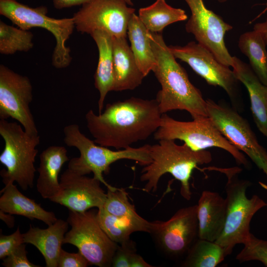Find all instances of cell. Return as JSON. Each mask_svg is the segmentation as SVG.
I'll use <instances>...</instances> for the list:
<instances>
[{"mask_svg":"<svg viewBox=\"0 0 267 267\" xmlns=\"http://www.w3.org/2000/svg\"><path fill=\"white\" fill-rule=\"evenodd\" d=\"M162 114L156 99L132 97L107 104L98 115L90 110L85 118L95 143L120 150L154 134Z\"/></svg>","mask_w":267,"mask_h":267,"instance_id":"6da1fadb","label":"cell"},{"mask_svg":"<svg viewBox=\"0 0 267 267\" xmlns=\"http://www.w3.org/2000/svg\"><path fill=\"white\" fill-rule=\"evenodd\" d=\"M149 37L156 60L153 72L161 86L155 99L161 113L180 110L187 111L193 119L208 117L206 100L177 61L162 33L149 32Z\"/></svg>","mask_w":267,"mask_h":267,"instance_id":"7a4b0ae2","label":"cell"},{"mask_svg":"<svg viewBox=\"0 0 267 267\" xmlns=\"http://www.w3.org/2000/svg\"><path fill=\"white\" fill-rule=\"evenodd\" d=\"M149 154L151 162L142 169L140 178L146 182L143 190L155 192L160 178L169 173L180 182V195L187 200L191 197L190 179L193 171L212 160L209 151H195L185 143L179 145L171 139H161L157 144L149 145Z\"/></svg>","mask_w":267,"mask_h":267,"instance_id":"3957f363","label":"cell"},{"mask_svg":"<svg viewBox=\"0 0 267 267\" xmlns=\"http://www.w3.org/2000/svg\"><path fill=\"white\" fill-rule=\"evenodd\" d=\"M204 170L219 172L227 178L225 224L221 235L215 241L223 249L226 256L231 254L236 245L244 243L251 233V220L267 203L257 195L247 198L246 191L252 183L248 180L239 178L242 171L239 167H209Z\"/></svg>","mask_w":267,"mask_h":267,"instance_id":"277c9868","label":"cell"},{"mask_svg":"<svg viewBox=\"0 0 267 267\" xmlns=\"http://www.w3.org/2000/svg\"><path fill=\"white\" fill-rule=\"evenodd\" d=\"M63 133L64 143L68 146L77 148L80 154L79 157L73 158L69 161L68 168L80 175L92 173L93 177L98 179L109 189H114L116 187L105 181L103 174L109 173L112 163L121 159H129L145 166L151 162L149 144L138 148L130 147L114 151L96 145L94 141L81 132L77 124L65 126Z\"/></svg>","mask_w":267,"mask_h":267,"instance_id":"5b68a950","label":"cell"},{"mask_svg":"<svg viewBox=\"0 0 267 267\" xmlns=\"http://www.w3.org/2000/svg\"><path fill=\"white\" fill-rule=\"evenodd\" d=\"M0 134L4 141L0 155V162L6 168L0 173L3 183L15 181L24 191L32 188L39 135L30 134L16 122L2 119L0 120Z\"/></svg>","mask_w":267,"mask_h":267,"instance_id":"8992f818","label":"cell"},{"mask_svg":"<svg viewBox=\"0 0 267 267\" xmlns=\"http://www.w3.org/2000/svg\"><path fill=\"white\" fill-rule=\"evenodd\" d=\"M47 13L44 6L33 8L17 0H0V14L18 28L29 31L40 27L53 35L56 44L52 53V65L57 69L64 68L70 65L72 58L66 42L75 28L74 19L73 17L55 19L48 16Z\"/></svg>","mask_w":267,"mask_h":267,"instance_id":"52a82bcc","label":"cell"},{"mask_svg":"<svg viewBox=\"0 0 267 267\" xmlns=\"http://www.w3.org/2000/svg\"><path fill=\"white\" fill-rule=\"evenodd\" d=\"M154 138L179 139L195 151L218 147L230 153L239 165L247 168L251 166L244 155L231 144L221 134L209 117L193 119L183 122L176 120L163 114L160 125L154 134Z\"/></svg>","mask_w":267,"mask_h":267,"instance_id":"ba28073f","label":"cell"},{"mask_svg":"<svg viewBox=\"0 0 267 267\" xmlns=\"http://www.w3.org/2000/svg\"><path fill=\"white\" fill-rule=\"evenodd\" d=\"M96 213L93 210L85 212L69 210L67 221L71 229L65 234L63 243L76 246L90 265L111 267L118 244L102 229Z\"/></svg>","mask_w":267,"mask_h":267,"instance_id":"9c48e42d","label":"cell"},{"mask_svg":"<svg viewBox=\"0 0 267 267\" xmlns=\"http://www.w3.org/2000/svg\"><path fill=\"white\" fill-rule=\"evenodd\" d=\"M176 59L186 63L210 85L222 88L230 98L232 107H241L240 82L229 67L221 63L207 48L194 41L183 46L169 45Z\"/></svg>","mask_w":267,"mask_h":267,"instance_id":"30bf717a","label":"cell"},{"mask_svg":"<svg viewBox=\"0 0 267 267\" xmlns=\"http://www.w3.org/2000/svg\"><path fill=\"white\" fill-rule=\"evenodd\" d=\"M208 116L221 134L238 150L245 153L267 178V151L259 143L246 119L233 107L207 99Z\"/></svg>","mask_w":267,"mask_h":267,"instance_id":"8fae6325","label":"cell"},{"mask_svg":"<svg viewBox=\"0 0 267 267\" xmlns=\"http://www.w3.org/2000/svg\"><path fill=\"white\" fill-rule=\"evenodd\" d=\"M159 249L166 256H185L198 238L197 205L178 210L166 221L151 222L149 233Z\"/></svg>","mask_w":267,"mask_h":267,"instance_id":"7c38bea8","label":"cell"},{"mask_svg":"<svg viewBox=\"0 0 267 267\" xmlns=\"http://www.w3.org/2000/svg\"><path fill=\"white\" fill-rule=\"evenodd\" d=\"M135 9L124 0H91L82 5L72 17L75 28L82 33L98 30L112 37H127L129 21Z\"/></svg>","mask_w":267,"mask_h":267,"instance_id":"4fadbf2b","label":"cell"},{"mask_svg":"<svg viewBox=\"0 0 267 267\" xmlns=\"http://www.w3.org/2000/svg\"><path fill=\"white\" fill-rule=\"evenodd\" d=\"M191 11L185 30L197 42L209 50L221 63L233 65L232 56L225 44L226 33L233 27L204 4L203 0H184Z\"/></svg>","mask_w":267,"mask_h":267,"instance_id":"5bb4252c","label":"cell"},{"mask_svg":"<svg viewBox=\"0 0 267 267\" xmlns=\"http://www.w3.org/2000/svg\"><path fill=\"white\" fill-rule=\"evenodd\" d=\"M30 79L3 64L0 65V119L11 118L23 126L28 134L37 135L38 131L31 112L33 99Z\"/></svg>","mask_w":267,"mask_h":267,"instance_id":"9a60e30c","label":"cell"},{"mask_svg":"<svg viewBox=\"0 0 267 267\" xmlns=\"http://www.w3.org/2000/svg\"><path fill=\"white\" fill-rule=\"evenodd\" d=\"M100 183L94 177L78 175L68 168L60 177L58 193L49 200L78 212H85L94 207L101 208L107 194Z\"/></svg>","mask_w":267,"mask_h":267,"instance_id":"2e32d148","label":"cell"},{"mask_svg":"<svg viewBox=\"0 0 267 267\" xmlns=\"http://www.w3.org/2000/svg\"><path fill=\"white\" fill-rule=\"evenodd\" d=\"M226 212L225 198L216 192L203 191L197 204L198 238L215 242L223 229Z\"/></svg>","mask_w":267,"mask_h":267,"instance_id":"e0dca14e","label":"cell"},{"mask_svg":"<svg viewBox=\"0 0 267 267\" xmlns=\"http://www.w3.org/2000/svg\"><path fill=\"white\" fill-rule=\"evenodd\" d=\"M232 68L236 78L247 89L254 122L267 138V86L260 81L250 65L238 57L233 56Z\"/></svg>","mask_w":267,"mask_h":267,"instance_id":"ac0fdd59","label":"cell"},{"mask_svg":"<svg viewBox=\"0 0 267 267\" xmlns=\"http://www.w3.org/2000/svg\"><path fill=\"white\" fill-rule=\"evenodd\" d=\"M114 84L112 91L133 90L145 77L138 68L125 37H112Z\"/></svg>","mask_w":267,"mask_h":267,"instance_id":"d6986e66","label":"cell"},{"mask_svg":"<svg viewBox=\"0 0 267 267\" xmlns=\"http://www.w3.org/2000/svg\"><path fill=\"white\" fill-rule=\"evenodd\" d=\"M67 221L57 219L46 228L30 225L29 230L23 233L24 243L35 246L43 256L46 267H57L62 245L68 229Z\"/></svg>","mask_w":267,"mask_h":267,"instance_id":"ffe728a7","label":"cell"},{"mask_svg":"<svg viewBox=\"0 0 267 267\" xmlns=\"http://www.w3.org/2000/svg\"><path fill=\"white\" fill-rule=\"evenodd\" d=\"M67 153L65 147L58 145L49 146L41 153L36 187L44 199L50 200L58 193V176L63 165L69 160Z\"/></svg>","mask_w":267,"mask_h":267,"instance_id":"44dd1931","label":"cell"},{"mask_svg":"<svg viewBox=\"0 0 267 267\" xmlns=\"http://www.w3.org/2000/svg\"><path fill=\"white\" fill-rule=\"evenodd\" d=\"M4 183L5 186L0 191L2 193L0 197V210L30 220L37 219L47 225L57 221L58 219L53 212L44 210L34 200L23 195L13 184V182Z\"/></svg>","mask_w":267,"mask_h":267,"instance_id":"7402d4cb","label":"cell"},{"mask_svg":"<svg viewBox=\"0 0 267 267\" xmlns=\"http://www.w3.org/2000/svg\"><path fill=\"white\" fill-rule=\"evenodd\" d=\"M90 36L98 50V62L94 79L95 87L99 92L98 106L99 113H101L106 96L108 92L112 91L114 84L112 38L107 33L98 30L93 32Z\"/></svg>","mask_w":267,"mask_h":267,"instance_id":"603a6c76","label":"cell"},{"mask_svg":"<svg viewBox=\"0 0 267 267\" xmlns=\"http://www.w3.org/2000/svg\"><path fill=\"white\" fill-rule=\"evenodd\" d=\"M149 33V31L134 13L128 24L127 36L136 63L144 77L153 71L156 66Z\"/></svg>","mask_w":267,"mask_h":267,"instance_id":"cb8c5ba5","label":"cell"},{"mask_svg":"<svg viewBox=\"0 0 267 267\" xmlns=\"http://www.w3.org/2000/svg\"><path fill=\"white\" fill-rule=\"evenodd\" d=\"M107 197L103 208L109 213L126 222L134 232L149 233L151 222L140 217L131 203L128 193L123 188L107 189Z\"/></svg>","mask_w":267,"mask_h":267,"instance_id":"d4e9b609","label":"cell"},{"mask_svg":"<svg viewBox=\"0 0 267 267\" xmlns=\"http://www.w3.org/2000/svg\"><path fill=\"white\" fill-rule=\"evenodd\" d=\"M139 18L151 33H162L167 26L187 19L185 11L168 4L165 0H156L138 11Z\"/></svg>","mask_w":267,"mask_h":267,"instance_id":"484cf974","label":"cell"},{"mask_svg":"<svg viewBox=\"0 0 267 267\" xmlns=\"http://www.w3.org/2000/svg\"><path fill=\"white\" fill-rule=\"evenodd\" d=\"M238 46L248 59L249 65L260 81L267 86V50L260 34L255 30L242 34Z\"/></svg>","mask_w":267,"mask_h":267,"instance_id":"4316f807","label":"cell"},{"mask_svg":"<svg viewBox=\"0 0 267 267\" xmlns=\"http://www.w3.org/2000/svg\"><path fill=\"white\" fill-rule=\"evenodd\" d=\"M225 257L223 249L215 242L198 238L188 250L181 266L215 267Z\"/></svg>","mask_w":267,"mask_h":267,"instance_id":"83f0119b","label":"cell"},{"mask_svg":"<svg viewBox=\"0 0 267 267\" xmlns=\"http://www.w3.org/2000/svg\"><path fill=\"white\" fill-rule=\"evenodd\" d=\"M33 34L28 30L8 25L0 21V53L13 54L17 51H28L34 46Z\"/></svg>","mask_w":267,"mask_h":267,"instance_id":"f1b7e54d","label":"cell"},{"mask_svg":"<svg viewBox=\"0 0 267 267\" xmlns=\"http://www.w3.org/2000/svg\"><path fill=\"white\" fill-rule=\"evenodd\" d=\"M98 222L108 236L118 245L131 241V235L134 232L126 222L107 212L103 207L96 213Z\"/></svg>","mask_w":267,"mask_h":267,"instance_id":"f546056e","label":"cell"},{"mask_svg":"<svg viewBox=\"0 0 267 267\" xmlns=\"http://www.w3.org/2000/svg\"><path fill=\"white\" fill-rule=\"evenodd\" d=\"M242 250L236 256L240 263L257 261L267 267V240L256 237L250 233L243 244Z\"/></svg>","mask_w":267,"mask_h":267,"instance_id":"4dcf8cb0","label":"cell"},{"mask_svg":"<svg viewBox=\"0 0 267 267\" xmlns=\"http://www.w3.org/2000/svg\"><path fill=\"white\" fill-rule=\"evenodd\" d=\"M26 246L22 244L4 258L1 265L5 267H39L28 259Z\"/></svg>","mask_w":267,"mask_h":267,"instance_id":"1f68e13d","label":"cell"},{"mask_svg":"<svg viewBox=\"0 0 267 267\" xmlns=\"http://www.w3.org/2000/svg\"><path fill=\"white\" fill-rule=\"evenodd\" d=\"M136 252L135 245L132 240L125 244L118 245L113 257L111 267H131L133 256Z\"/></svg>","mask_w":267,"mask_h":267,"instance_id":"d6a6232c","label":"cell"},{"mask_svg":"<svg viewBox=\"0 0 267 267\" xmlns=\"http://www.w3.org/2000/svg\"><path fill=\"white\" fill-rule=\"evenodd\" d=\"M23 243H24L23 235L21 233L19 227L13 233L10 235H4L1 233L0 236V259L3 260Z\"/></svg>","mask_w":267,"mask_h":267,"instance_id":"836d02e7","label":"cell"},{"mask_svg":"<svg viewBox=\"0 0 267 267\" xmlns=\"http://www.w3.org/2000/svg\"><path fill=\"white\" fill-rule=\"evenodd\" d=\"M89 263L79 252L69 253L62 249L58 260V267H87Z\"/></svg>","mask_w":267,"mask_h":267,"instance_id":"e575fe53","label":"cell"},{"mask_svg":"<svg viewBox=\"0 0 267 267\" xmlns=\"http://www.w3.org/2000/svg\"><path fill=\"white\" fill-rule=\"evenodd\" d=\"M91 0H52L53 6L58 9L77 5H83Z\"/></svg>","mask_w":267,"mask_h":267,"instance_id":"d590c367","label":"cell"},{"mask_svg":"<svg viewBox=\"0 0 267 267\" xmlns=\"http://www.w3.org/2000/svg\"><path fill=\"white\" fill-rule=\"evenodd\" d=\"M153 266L147 263L139 254L135 252L132 257L131 267H152Z\"/></svg>","mask_w":267,"mask_h":267,"instance_id":"8d00e7d4","label":"cell"},{"mask_svg":"<svg viewBox=\"0 0 267 267\" xmlns=\"http://www.w3.org/2000/svg\"><path fill=\"white\" fill-rule=\"evenodd\" d=\"M253 30L260 34L267 45V18L264 22L255 24Z\"/></svg>","mask_w":267,"mask_h":267,"instance_id":"74e56055","label":"cell"},{"mask_svg":"<svg viewBox=\"0 0 267 267\" xmlns=\"http://www.w3.org/2000/svg\"><path fill=\"white\" fill-rule=\"evenodd\" d=\"M12 215L0 210V220L9 228L13 227L15 224V219Z\"/></svg>","mask_w":267,"mask_h":267,"instance_id":"f35d334b","label":"cell"},{"mask_svg":"<svg viewBox=\"0 0 267 267\" xmlns=\"http://www.w3.org/2000/svg\"><path fill=\"white\" fill-rule=\"evenodd\" d=\"M129 6H133L134 3L132 0H124Z\"/></svg>","mask_w":267,"mask_h":267,"instance_id":"ab89813d","label":"cell"},{"mask_svg":"<svg viewBox=\"0 0 267 267\" xmlns=\"http://www.w3.org/2000/svg\"><path fill=\"white\" fill-rule=\"evenodd\" d=\"M267 11V2L266 3V8H265V9L263 10V12H261V13L259 15V16L258 17H259L260 16H261L262 14H264V13H265Z\"/></svg>","mask_w":267,"mask_h":267,"instance_id":"60d3db41","label":"cell"},{"mask_svg":"<svg viewBox=\"0 0 267 267\" xmlns=\"http://www.w3.org/2000/svg\"><path fill=\"white\" fill-rule=\"evenodd\" d=\"M220 3H224L228 1V0H216Z\"/></svg>","mask_w":267,"mask_h":267,"instance_id":"b9f144b4","label":"cell"}]
</instances>
